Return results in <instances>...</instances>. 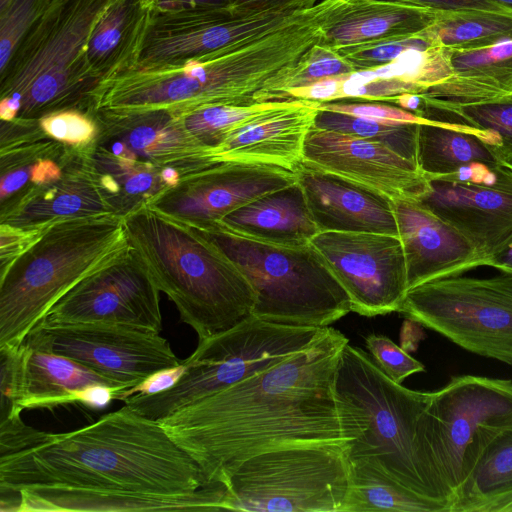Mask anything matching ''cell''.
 <instances>
[{"instance_id": "cell-1", "label": "cell", "mask_w": 512, "mask_h": 512, "mask_svg": "<svg viewBox=\"0 0 512 512\" xmlns=\"http://www.w3.org/2000/svg\"><path fill=\"white\" fill-rule=\"evenodd\" d=\"M349 339L325 327L306 348L242 381L158 420L212 484L244 460L293 444L334 445L355 439L334 384Z\"/></svg>"}, {"instance_id": "cell-2", "label": "cell", "mask_w": 512, "mask_h": 512, "mask_svg": "<svg viewBox=\"0 0 512 512\" xmlns=\"http://www.w3.org/2000/svg\"><path fill=\"white\" fill-rule=\"evenodd\" d=\"M21 413L0 419V493L63 488L174 495L214 485L159 421L125 404L64 433L35 429Z\"/></svg>"}, {"instance_id": "cell-3", "label": "cell", "mask_w": 512, "mask_h": 512, "mask_svg": "<svg viewBox=\"0 0 512 512\" xmlns=\"http://www.w3.org/2000/svg\"><path fill=\"white\" fill-rule=\"evenodd\" d=\"M336 7L327 0L308 18L208 59L164 70H132L107 83L96 111L164 109L177 115L216 104L251 105L269 80L322 41Z\"/></svg>"}, {"instance_id": "cell-4", "label": "cell", "mask_w": 512, "mask_h": 512, "mask_svg": "<svg viewBox=\"0 0 512 512\" xmlns=\"http://www.w3.org/2000/svg\"><path fill=\"white\" fill-rule=\"evenodd\" d=\"M334 390L343 418L355 431L346 452L349 462L378 469L450 512L453 494L426 433L432 391L411 390L393 381L369 354L349 343L340 356Z\"/></svg>"}, {"instance_id": "cell-5", "label": "cell", "mask_w": 512, "mask_h": 512, "mask_svg": "<svg viewBox=\"0 0 512 512\" xmlns=\"http://www.w3.org/2000/svg\"><path fill=\"white\" fill-rule=\"evenodd\" d=\"M130 245L199 341L253 315L256 293L237 265L196 228L145 205L123 217Z\"/></svg>"}, {"instance_id": "cell-6", "label": "cell", "mask_w": 512, "mask_h": 512, "mask_svg": "<svg viewBox=\"0 0 512 512\" xmlns=\"http://www.w3.org/2000/svg\"><path fill=\"white\" fill-rule=\"evenodd\" d=\"M115 0H51L0 69V119L40 120L64 110L93 117L101 85L88 71L92 29Z\"/></svg>"}, {"instance_id": "cell-7", "label": "cell", "mask_w": 512, "mask_h": 512, "mask_svg": "<svg viewBox=\"0 0 512 512\" xmlns=\"http://www.w3.org/2000/svg\"><path fill=\"white\" fill-rule=\"evenodd\" d=\"M130 247L123 217L57 222L0 272V346L19 345L85 277Z\"/></svg>"}, {"instance_id": "cell-8", "label": "cell", "mask_w": 512, "mask_h": 512, "mask_svg": "<svg viewBox=\"0 0 512 512\" xmlns=\"http://www.w3.org/2000/svg\"><path fill=\"white\" fill-rule=\"evenodd\" d=\"M242 271L257 301L253 315L280 324L328 327L351 312L350 298L311 243L284 246L215 222L194 227Z\"/></svg>"}, {"instance_id": "cell-9", "label": "cell", "mask_w": 512, "mask_h": 512, "mask_svg": "<svg viewBox=\"0 0 512 512\" xmlns=\"http://www.w3.org/2000/svg\"><path fill=\"white\" fill-rule=\"evenodd\" d=\"M324 328L280 324L252 315L199 341L182 361L185 373L172 388L149 396L135 394L123 402L158 421L283 361L309 346Z\"/></svg>"}, {"instance_id": "cell-10", "label": "cell", "mask_w": 512, "mask_h": 512, "mask_svg": "<svg viewBox=\"0 0 512 512\" xmlns=\"http://www.w3.org/2000/svg\"><path fill=\"white\" fill-rule=\"evenodd\" d=\"M346 450L293 444L244 460L227 477L222 510L341 512L350 486Z\"/></svg>"}, {"instance_id": "cell-11", "label": "cell", "mask_w": 512, "mask_h": 512, "mask_svg": "<svg viewBox=\"0 0 512 512\" xmlns=\"http://www.w3.org/2000/svg\"><path fill=\"white\" fill-rule=\"evenodd\" d=\"M459 347L512 365V275L451 276L410 288L398 310Z\"/></svg>"}, {"instance_id": "cell-12", "label": "cell", "mask_w": 512, "mask_h": 512, "mask_svg": "<svg viewBox=\"0 0 512 512\" xmlns=\"http://www.w3.org/2000/svg\"><path fill=\"white\" fill-rule=\"evenodd\" d=\"M511 426V379L458 375L432 391L426 433L453 498L484 448Z\"/></svg>"}, {"instance_id": "cell-13", "label": "cell", "mask_w": 512, "mask_h": 512, "mask_svg": "<svg viewBox=\"0 0 512 512\" xmlns=\"http://www.w3.org/2000/svg\"><path fill=\"white\" fill-rule=\"evenodd\" d=\"M318 6L247 15L229 7L151 10L132 70L178 68L208 59L304 20Z\"/></svg>"}, {"instance_id": "cell-14", "label": "cell", "mask_w": 512, "mask_h": 512, "mask_svg": "<svg viewBox=\"0 0 512 512\" xmlns=\"http://www.w3.org/2000/svg\"><path fill=\"white\" fill-rule=\"evenodd\" d=\"M25 338L81 363L124 390L182 362L160 333L118 324L38 323Z\"/></svg>"}, {"instance_id": "cell-15", "label": "cell", "mask_w": 512, "mask_h": 512, "mask_svg": "<svg viewBox=\"0 0 512 512\" xmlns=\"http://www.w3.org/2000/svg\"><path fill=\"white\" fill-rule=\"evenodd\" d=\"M159 292L148 267L130 245L75 285L39 323H107L160 333Z\"/></svg>"}, {"instance_id": "cell-16", "label": "cell", "mask_w": 512, "mask_h": 512, "mask_svg": "<svg viewBox=\"0 0 512 512\" xmlns=\"http://www.w3.org/2000/svg\"><path fill=\"white\" fill-rule=\"evenodd\" d=\"M310 243L347 292L352 312L366 317L398 312L408 290L399 236L321 231Z\"/></svg>"}, {"instance_id": "cell-17", "label": "cell", "mask_w": 512, "mask_h": 512, "mask_svg": "<svg viewBox=\"0 0 512 512\" xmlns=\"http://www.w3.org/2000/svg\"><path fill=\"white\" fill-rule=\"evenodd\" d=\"M296 182L295 171L278 166L215 162L183 176L148 206L189 226L203 227Z\"/></svg>"}, {"instance_id": "cell-18", "label": "cell", "mask_w": 512, "mask_h": 512, "mask_svg": "<svg viewBox=\"0 0 512 512\" xmlns=\"http://www.w3.org/2000/svg\"><path fill=\"white\" fill-rule=\"evenodd\" d=\"M302 160L374 189L392 200L419 201L429 180L417 164L390 147L368 139L311 127Z\"/></svg>"}, {"instance_id": "cell-19", "label": "cell", "mask_w": 512, "mask_h": 512, "mask_svg": "<svg viewBox=\"0 0 512 512\" xmlns=\"http://www.w3.org/2000/svg\"><path fill=\"white\" fill-rule=\"evenodd\" d=\"M93 118L98 125L95 143L117 156L176 167L183 176L216 162L213 151L189 132L180 115L171 111H97Z\"/></svg>"}, {"instance_id": "cell-20", "label": "cell", "mask_w": 512, "mask_h": 512, "mask_svg": "<svg viewBox=\"0 0 512 512\" xmlns=\"http://www.w3.org/2000/svg\"><path fill=\"white\" fill-rule=\"evenodd\" d=\"M419 201L474 245L483 266L512 242V170L504 164L492 184L429 180Z\"/></svg>"}, {"instance_id": "cell-21", "label": "cell", "mask_w": 512, "mask_h": 512, "mask_svg": "<svg viewBox=\"0 0 512 512\" xmlns=\"http://www.w3.org/2000/svg\"><path fill=\"white\" fill-rule=\"evenodd\" d=\"M88 149L78 148L61 175L1 208L0 224L41 230L64 220L114 214Z\"/></svg>"}, {"instance_id": "cell-22", "label": "cell", "mask_w": 512, "mask_h": 512, "mask_svg": "<svg viewBox=\"0 0 512 512\" xmlns=\"http://www.w3.org/2000/svg\"><path fill=\"white\" fill-rule=\"evenodd\" d=\"M393 209L405 254L408 290L483 266L474 245L420 201L395 199Z\"/></svg>"}, {"instance_id": "cell-23", "label": "cell", "mask_w": 512, "mask_h": 512, "mask_svg": "<svg viewBox=\"0 0 512 512\" xmlns=\"http://www.w3.org/2000/svg\"><path fill=\"white\" fill-rule=\"evenodd\" d=\"M319 231L398 235L393 200L303 160L294 168Z\"/></svg>"}, {"instance_id": "cell-24", "label": "cell", "mask_w": 512, "mask_h": 512, "mask_svg": "<svg viewBox=\"0 0 512 512\" xmlns=\"http://www.w3.org/2000/svg\"><path fill=\"white\" fill-rule=\"evenodd\" d=\"M319 102L284 100L232 132L214 151V161L247 162L293 170L302 160L305 137Z\"/></svg>"}, {"instance_id": "cell-25", "label": "cell", "mask_w": 512, "mask_h": 512, "mask_svg": "<svg viewBox=\"0 0 512 512\" xmlns=\"http://www.w3.org/2000/svg\"><path fill=\"white\" fill-rule=\"evenodd\" d=\"M14 493H18L17 512L219 511L225 487L214 484L174 495L63 488H26Z\"/></svg>"}, {"instance_id": "cell-26", "label": "cell", "mask_w": 512, "mask_h": 512, "mask_svg": "<svg viewBox=\"0 0 512 512\" xmlns=\"http://www.w3.org/2000/svg\"><path fill=\"white\" fill-rule=\"evenodd\" d=\"M93 384L112 387L118 392L117 400L125 391L81 363L24 338L18 347V372L10 411L76 403V394Z\"/></svg>"}, {"instance_id": "cell-27", "label": "cell", "mask_w": 512, "mask_h": 512, "mask_svg": "<svg viewBox=\"0 0 512 512\" xmlns=\"http://www.w3.org/2000/svg\"><path fill=\"white\" fill-rule=\"evenodd\" d=\"M452 74L422 93L424 106H460L512 99V39L451 51Z\"/></svg>"}, {"instance_id": "cell-28", "label": "cell", "mask_w": 512, "mask_h": 512, "mask_svg": "<svg viewBox=\"0 0 512 512\" xmlns=\"http://www.w3.org/2000/svg\"><path fill=\"white\" fill-rule=\"evenodd\" d=\"M220 222L239 234L284 246L309 244L320 232L298 182L257 198Z\"/></svg>"}, {"instance_id": "cell-29", "label": "cell", "mask_w": 512, "mask_h": 512, "mask_svg": "<svg viewBox=\"0 0 512 512\" xmlns=\"http://www.w3.org/2000/svg\"><path fill=\"white\" fill-rule=\"evenodd\" d=\"M437 11L384 0H353L325 30L322 42L335 49L380 40L415 36L429 26Z\"/></svg>"}, {"instance_id": "cell-30", "label": "cell", "mask_w": 512, "mask_h": 512, "mask_svg": "<svg viewBox=\"0 0 512 512\" xmlns=\"http://www.w3.org/2000/svg\"><path fill=\"white\" fill-rule=\"evenodd\" d=\"M150 12L142 0H115L94 25L85 58L101 90L133 69Z\"/></svg>"}, {"instance_id": "cell-31", "label": "cell", "mask_w": 512, "mask_h": 512, "mask_svg": "<svg viewBox=\"0 0 512 512\" xmlns=\"http://www.w3.org/2000/svg\"><path fill=\"white\" fill-rule=\"evenodd\" d=\"M88 152L114 214L121 217L150 205L183 177L176 167L117 156L95 141L89 146Z\"/></svg>"}, {"instance_id": "cell-32", "label": "cell", "mask_w": 512, "mask_h": 512, "mask_svg": "<svg viewBox=\"0 0 512 512\" xmlns=\"http://www.w3.org/2000/svg\"><path fill=\"white\" fill-rule=\"evenodd\" d=\"M500 145V137L487 130L434 120L418 126L416 163L428 180L474 162L497 168L502 165L495 154Z\"/></svg>"}, {"instance_id": "cell-33", "label": "cell", "mask_w": 512, "mask_h": 512, "mask_svg": "<svg viewBox=\"0 0 512 512\" xmlns=\"http://www.w3.org/2000/svg\"><path fill=\"white\" fill-rule=\"evenodd\" d=\"M512 505V426L484 448L454 493L450 512H505Z\"/></svg>"}, {"instance_id": "cell-34", "label": "cell", "mask_w": 512, "mask_h": 512, "mask_svg": "<svg viewBox=\"0 0 512 512\" xmlns=\"http://www.w3.org/2000/svg\"><path fill=\"white\" fill-rule=\"evenodd\" d=\"M422 34L434 46L451 51L484 48L512 39V11H437Z\"/></svg>"}, {"instance_id": "cell-35", "label": "cell", "mask_w": 512, "mask_h": 512, "mask_svg": "<svg viewBox=\"0 0 512 512\" xmlns=\"http://www.w3.org/2000/svg\"><path fill=\"white\" fill-rule=\"evenodd\" d=\"M350 486L341 512H448L437 502L408 490L385 473L350 463Z\"/></svg>"}, {"instance_id": "cell-36", "label": "cell", "mask_w": 512, "mask_h": 512, "mask_svg": "<svg viewBox=\"0 0 512 512\" xmlns=\"http://www.w3.org/2000/svg\"><path fill=\"white\" fill-rule=\"evenodd\" d=\"M419 124L359 117L320 108L313 127L382 143L416 163ZM417 164V163H416Z\"/></svg>"}, {"instance_id": "cell-37", "label": "cell", "mask_w": 512, "mask_h": 512, "mask_svg": "<svg viewBox=\"0 0 512 512\" xmlns=\"http://www.w3.org/2000/svg\"><path fill=\"white\" fill-rule=\"evenodd\" d=\"M354 71L353 66L339 55L337 49L320 41L313 45L296 64L284 68L269 80L257 95L256 101L262 103L284 100L285 93L291 89Z\"/></svg>"}, {"instance_id": "cell-38", "label": "cell", "mask_w": 512, "mask_h": 512, "mask_svg": "<svg viewBox=\"0 0 512 512\" xmlns=\"http://www.w3.org/2000/svg\"><path fill=\"white\" fill-rule=\"evenodd\" d=\"M421 117L467 124L500 137L495 154L501 164H512V99L460 106H424Z\"/></svg>"}, {"instance_id": "cell-39", "label": "cell", "mask_w": 512, "mask_h": 512, "mask_svg": "<svg viewBox=\"0 0 512 512\" xmlns=\"http://www.w3.org/2000/svg\"><path fill=\"white\" fill-rule=\"evenodd\" d=\"M284 100L251 105L216 104L181 115L185 127L204 146L214 151L236 129ZM214 158V157H213Z\"/></svg>"}, {"instance_id": "cell-40", "label": "cell", "mask_w": 512, "mask_h": 512, "mask_svg": "<svg viewBox=\"0 0 512 512\" xmlns=\"http://www.w3.org/2000/svg\"><path fill=\"white\" fill-rule=\"evenodd\" d=\"M51 0H4L0 2V69L40 19Z\"/></svg>"}, {"instance_id": "cell-41", "label": "cell", "mask_w": 512, "mask_h": 512, "mask_svg": "<svg viewBox=\"0 0 512 512\" xmlns=\"http://www.w3.org/2000/svg\"><path fill=\"white\" fill-rule=\"evenodd\" d=\"M422 32L411 37L380 40L338 48L339 55L353 66L355 71L376 68L388 64L408 49L426 50L433 47Z\"/></svg>"}, {"instance_id": "cell-42", "label": "cell", "mask_w": 512, "mask_h": 512, "mask_svg": "<svg viewBox=\"0 0 512 512\" xmlns=\"http://www.w3.org/2000/svg\"><path fill=\"white\" fill-rule=\"evenodd\" d=\"M46 135L68 146H90L98 135L95 119L79 110H64L49 114L39 120Z\"/></svg>"}, {"instance_id": "cell-43", "label": "cell", "mask_w": 512, "mask_h": 512, "mask_svg": "<svg viewBox=\"0 0 512 512\" xmlns=\"http://www.w3.org/2000/svg\"><path fill=\"white\" fill-rule=\"evenodd\" d=\"M365 343L376 365L397 383L401 384L410 375L425 371L421 362L387 336L371 334L365 338Z\"/></svg>"}, {"instance_id": "cell-44", "label": "cell", "mask_w": 512, "mask_h": 512, "mask_svg": "<svg viewBox=\"0 0 512 512\" xmlns=\"http://www.w3.org/2000/svg\"><path fill=\"white\" fill-rule=\"evenodd\" d=\"M319 107L359 117L401 123L423 124L432 123L434 121L433 119L421 117L413 112L402 109L396 105H392L391 103H381L379 101L359 102L356 100L354 102H349L339 100L332 102H319Z\"/></svg>"}, {"instance_id": "cell-45", "label": "cell", "mask_w": 512, "mask_h": 512, "mask_svg": "<svg viewBox=\"0 0 512 512\" xmlns=\"http://www.w3.org/2000/svg\"><path fill=\"white\" fill-rule=\"evenodd\" d=\"M46 229L30 230L0 224V272H3L26 252Z\"/></svg>"}, {"instance_id": "cell-46", "label": "cell", "mask_w": 512, "mask_h": 512, "mask_svg": "<svg viewBox=\"0 0 512 512\" xmlns=\"http://www.w3.org/2000/svg\"><path fill=\"white\" fill-rule=\"evenodd\" d=\"M185 366L181 362L179 365L158 370L146 377L139 384L128 388L121 395V401L135 394L155 395L172 388L185 373Z\"/></svg>"}, {"instance_id": "cell-47", "label": "cell", "mask_w": 512, "mask_h": 512, "mask_svg": "<svg viewBox=\"0 0 512 512\" xmlns=\"http://www.w3.org/2000/svg\"><path fill=\"white\" fill-rule=\"evenodd\" d=\"M321 0H233L229 6L236 15L266 11H298L315 6Z\"/></svg>"}, {"instance_id": "cell-48", "label": "cell", "mask_w": 512, "mask_h": 512, "mask_svg": "<svg viewBox=\"0 0 512 512\" xmlns=\"http://www.w3.org/2000/svg\"><path fill=\"white\" fill-rule=\"evenodd\" d=\"M414 4L436 11L449 10H487L512 11V7L493 0H384Z\"/></svg>"}, {"instance_id": "cell-49", "label": "cell", "mask_w": 512, "mask_h": 512, "mask_svg": "<svg viewBox=\"0 0 512 512\" xmlns=\"http://www.w3.org/2000/svg\"><path fill=\"white\" fill-rule=\"evenodd\" d=\"M499 167L493 168L485 163L474 162L462 166L450 174L442 175L429 180H442L458 183L492 184L497 180Z\"/></svg>"}, {"instance_id": "cell-50", "label": "cell", "mask_w": 512, "mask_h": 512, "mask_svg": "<svg viewBox=\"0 0 512 512\" xmlns=\"http://www.w3.org/2000/svg\"><path fill=\"white\" fill-rule=\"evenodd\" d=\"M118 392L104 384L90 385L76 394V403L89 409H105L113 400H117Z\"/></svg>"}, {"instance_id": "cell-51", "label": "cell", "mask_w": 512, "mask_h": 512, "mask_svg": "<svg viewBox=\"0 0 512 512\" xmlns=\"http://www.w3.org/2000/svg\"><path fill=\"white\" fill-rule=\"evenodd\" d=\"M152 11L229 7L233 0H142Z\"/></svg>"}, {"instance_id": "cell-52", "label": "cell", "mask_w": 512, "mask_h": 512, "mask_svg": "<svg viewBox=\"0 0 512 512\" xmlns=\"http://www.w3.org/2000/svg\"><path fill=\"white\" fill-rule=\"evenodd\" d=\"M390 103L417 115H420L424 108V99L422 95L416 93H404L398 95L394 97Z\"/></svg>"}, {"instance_id": "cell-53", "label": "cell", "mask_w": 512, "mask_h": 512, "mask_svg": "<svg viewBox=\"0 0 512 512\" xmlns=\"http://www.w3.org/2000/svg\"><path fill=\"white\" fill-rule=\"evenodd\" d=\"M487 266L494 267L502 273L512 275V242L500 253L493 256Z\"/></svg>"}, {"instance_id": "cell-54", "label": "cell", "mask_w": 512, "mask_h": 512, "mask_svg": "<svg viewBox=\"0 0 512 512\" xmlns=\"http://www.w3.org/2000/svg\"><path fill=\"white\" fill-rule=\"evenodd\" d=\"M493 1L505 4V5H509L512 7V0H493Z\"/></svg>"}, {"instance_id": "cell-55", "label": "cell", "mask_w": 512, "mask_h": 512, "mask_svg": "<svg viewBox=\"0 0 512 512\" xmlns=\"http://www.w3.org/2000/svg\"><path fill=\"white\" fill-rule=\"evenodd\" d=\"M505 512H512V505H510L506 510Z\"/></svg>"}, {"instance_id": "cell-56", "label": "cell", "mask_w": 512, "mask_h": 512, "mask_svg": "<svg viewBox=\"0 0 512 512\" xmlns=\"http://www.w3.org/2000/svg\"><path fill=\"white\" fill-rule=\"evenodd\" d=\"M512 170V164H504Z\"/></svg>"}, {"instance_id": "cell-57", "label": "cell", "mask_w": 512, "mask_h": 512, "mask_svg": "<svg viewBox=\"0 0 512 512\" xmlns=\"http://www.w3.org/2000/svg\"><path fill=\"white\" fill-rule=\"evenodd\" d=\"M2 1H4V0H0V2H2Z\"/></svg>"}]
</instances>
